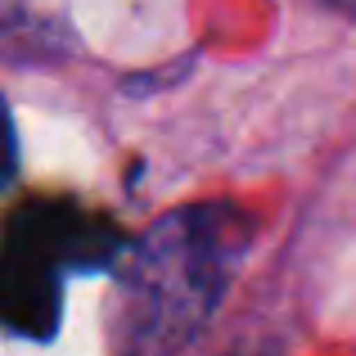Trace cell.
I'll return each instance as SVG.
<instances>
[{"label":"cell","mask_w":356,"mask_h":356,"mask_svg":"<svg viewBox=\"0 0 356 356\" xmlns=\"http://www.w3.org/2000/svg\"><path fill=\"white\" fill-rule=\"evenodd\" d=\"M18 167V149H14V122H9V108L0 104V185L14 176Z\"/></svg>","instance_id":"obj_4"},{"label":"cell","mask_w":356,"mask_h":356,"mask_svg":"<svg viewBox=\"0 0 356 356\" xmlns=\"http://www.w3.org/2000/svg\"><path fill=\"white\" fill-rule=\"evenodd\" d=\"M122 248V235L108 221L86 217L77 208H59V203H36L23 208L9 226L5 252H23V257L41 261L50 270H95L108 266Z\"/></svg>","instance_id":"obj_2"},{"label":"cell","mask_w":356,"mask_h":356,"mask_svg":"<svg viewBox=\"0 0 356 356\" xmlns=\"http://www.w3.org/2000/svg\"><path fill=\"white\" fill-rule=\"evenodd\" d=\"M59 270L0 248V325L23 339H50L59 325Z\"/></svg>","instance_id":"obj_3"},{"label":"cell","mask_w":356,"mask_h":356,"mask_svg":"<svg viewBox=\"0 0 356 356\" xmlns=\"http://www.w3.org/2000/svg\"><path fill=\"white\" fill-rule=\"evenodd\" d=\"M321 5H330V9H343V14H356V0H321Z\"/></svg>","instance_id":"obj_5"},{"label":"cell","mask_w":356,"mask_h":356,"mask_svg":"<svg viewBox=\"0 0 356 356\" xmlns=\"http://www.w3.org/2000/svg\"><path fill=\"white\" fill-rule=\"evenodd\" d=\"M252 221L221 203L167 212L131 252L118 307V356H176L226 298Z\"/></svg>","instance_id":"obj_1"}]
</instances>
